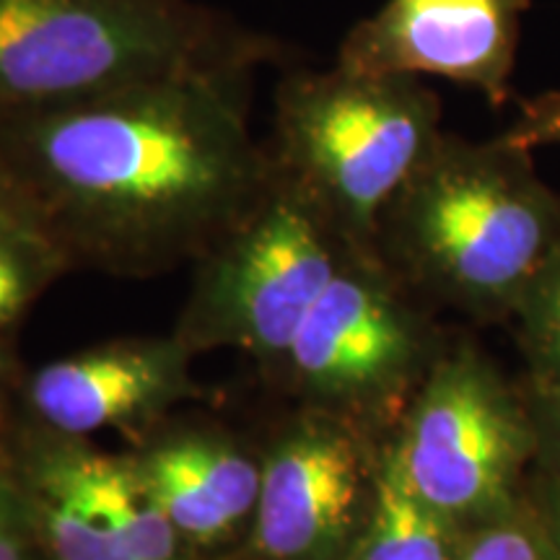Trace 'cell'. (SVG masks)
<instances>
[{"label":"cell","mask_w":560,"mask_h":560,"mask_svg":"<svg viewBox=\"0 0 560 560\" xmlns=\"http://www.w3.org/2000/svg\"><path fill=\"white\" fill-rule=\"evenodd\" d=\"M68 268L73 265L39 210L16 185L0 192V330L16 322Z\"/></svg>","instance_id":"15"},{"label":"cell","mask_w":560,"mask_h":560,"mask_svg":"<svg viewBox=\"0 0 560 560\" xmlns=\"http://www.w3.org/2000/svg\"><path fill=\"white\" fill-rule=\"evenodd\" d=\"M257 68H219L0 120V156L70 265L159 276L198 262L270 187L249 128Z\"/></svg>","instance_id":"1"},{"label":"cell","mask_w":560,"mask_h":560,"mask_svg":"<svg viewBox=\"0 0 560 560\" xmlns=\"http://www.w3.org/2000/svg\"><path fill=\"white\" fill-rule=\"evenodd\" d=\"M348 247L355 244L272 172L257 206L195 262L174 335L192 353L234 348L278 369Z\"/></svg>","instance_id":"7"},{"label":"cell","mask_w":560,"mask_h":560,"mask_svg":"<svg viewBox=\"0 0 560 560\" xmlns=\"http://www.w3.org/2000/svg\"><path fill=\"white\" fill-rule=\"evenodd\" d=\"M384 439L301 408L270 439L249 522L257 560H346L374 499Z\"/></svg>","instance_id":"8"},{"label":"cell","mask_w":560,"mask_h":560,"mask_svg":"<svg viewBox=\"0 0 560 560\" xmlns=\"http://www.w3.org/2000/svg\"><path fill=\"white\" fill-rule=\"evenodd\" d=\"M374 247L418 296L472 322L511 319L560 249V192L529 149L441 132L384 208Z\"/></svg>","instance_id":"2"},{"label":"cell","mask_w":560,"mask_h":560,"mask_svg":"<svg viewBox=\"0 0 560 560\" xmlns=\"http://www.w3.org/2000/svg\"><path fill=\"white\" fill-rule=\"evenodd\" d=\"M503 138L529 151L560 145V91H545L524 100L520 117L503 132Z\"/></svg>","instance_id":"19"},{"label":"cell","mask_w":560,"mask_h":560,"mask_svg":"<svg viewBox=\"0 0 560 560\" xmlns=\"http://www.w3.org/2000/svg\"><path fill=\"white\" fill-rule=\"evenodd\" d=\"M529 5L532 0H384L342 37L335 62L359 73L439 75L503 107Z\"/></svg>","instance_id":"9"},{"label":"cell","mask_w":560,"mask_h":560,"mask_svg":"<svg viewBox=\"0 0 560 560\" xmlns=\"http://www.w3.org/2000/svg\"><path fill=\"white\" fill-rule=\"evenodd\" d=\"M16 486L26 520L39 532L52 560H130L83 495L58 433L45 431V439L26 454Z\"/></svg>","instance_id":"12"},{"label":"cell","mask_w":560,"mask_h":560,"mask_svg":"<svg viewBox=\"0 0 560 560\" xmlns=\"http://www.w3.org/2000/svg\"><path fill=\"white\" fill-rule=\"evenodd\" d=\"M457 560H560L527 495L499 520L467 529Z\"/></svg>","instance_id":"17"},{"label":"cell","mask_w":560,"mask_h":560,"mask_svg":"<svg viewBox=\"0 0 560 560\" xmlns=\"http://www.w3.org/2000/svg\"><path fill=\"white\" fill-rule=\"evenodd\" d=\"M283 55L278 39L192 0H0V120Z\"/></svg>","instance_id":"3"},{"label":"cell","mask_w":560,"mask_h":560,"mask_svg":"<svg viewBox=\"0 0 560 560\" xmlns=\"http://www.w3.org/2000/svg\"><path fill=\"white\" fill-rule=\"evenodd\" d=\"M387 441L410 488L465 529L520 506L537 465L522 387L472 342L444 346Z\"/></svg>","instance_id":"6"},{"label":"cell","mask_w":560,"mask_h":560,"mask_svg":"<svg viewBox=\"0 0 560 560\" xmlns=\"http://www.w3.org/2000/svg\"><path fill=\"white\" fill-rule=\"evenodd\" d=\"M192 355L177 335L102 342L42 366L30 382V405L45 431L60 436L145 433L198 392Z\"/></svg>","instance_id":"10"},{"label":"cell","mask_w":560,"mask_h":560,"mask_svg":"<svg viewBox=\"0 0 560 560\" xmlns=\"http://www.w3.org/2000/svg\"><path fill=\"white\" fill-rule=\"evenodd\" d=\"M520 387L537 439L535 467L560 475V376H552V380L527 376Z\"/></svg>","instance_id":"18"},{"label":"cell","mask_w":560,"mask_h":560,"mask_svg":"<svg viewBox=\"0 0 560 560\" xmlns=\"http://www.w3.org/2000/svg\"><path fill=\"white\" fill-rule=\"evenodd\" d=\"M140 482L187 545L229 540L252 522L262 457L215 429L153 433L128 454Z\"/></svg>","instance_id":"11"},{"label":"cell","mask_w":560,"mask_h":560,"mask_svg":"<svg viewBox=\"0 0 560 560\" xmlns=\"http://www.w3.org/2000/svg\"><path fill=\"white\" fill-rule=\"evenodd\" d=\"M511 322L516 327L527 376L552 380L560 376V249L537 270L522 293Z\"/></svg>","instance_id":"16"},{"label":"cell","mask_w":560,"mask_h":560,"mask_svg":"<svg viewBox=\"0 0 560 560\" xmlns=\"http://www.w3.org/2000/svg\"><path fill=\"white\" fill-rule=\"evenodd\" d=\"M467 529L425 503L384 439L374 499L346 560H457Z\"/></svg>","instance_id":"14"},{"label":"cell","mask_w":560,"mask_h":560,"mask_svg":"<svg viewBox=\"0 0 560 560\" xmlns=\"http://www.w3.org/2000/svg\"><path fill=\"white\" fill-rule=\"evenodd\" d=\"M60 436V433H58ZM73 478L130 560H179L182 535L140 482L128 454L91 450L86 439L62 436Z\"/></svg>","instance_id":"13"},{"label":"cell","mask_w":560,"mask_h":560,"mask_svg":"<svg viewBox=\"0 0 560 560\" xmlns=\"http://www.w3.org/2000/svg\"><path fill=\"white\" fill-rule=\"evenodd\" d=\"M11 187H13L11 172H9V166H5V161H3V156H0V192L11 190Z\"/></svg>","instance_id":"22"},{"label":"cell","mask_w":560,"mask_h":560,"mask_svg":"<svg viewBox=\"0 0 560 560\" xmlns=\"http://www.w3.org/2000/svg\"><path fill=\"white\" fill-rule=\"evenodd\" d=\"M21 501L19 486H0V560H24V537H21Z\"/></svg>","instance_id":"21"},{"label":"cell","mask_w":560,"mask_h":560,"mask_svg":"<svg viewBox=\"0 0 560 560\" xmlns=\"http://www.w3.org/2000/svg\"><path fill=\"white\" fill-rule=\"evenodd\" d=\"M537 522L548 535V540L560 556V475L537 470L529 475L527 488H524Z\"/></svg>","instance_id":"20"},{"label":"cell","mask_w":560,"mask_h":560,"mask_svg":"<svg viewBox=\"0 0 560 560\" xmlns=\"http://www.w3.org/2000/svg\"><path fill=\"white\" fill-rule=\"evenodd\" d=\"M441 100L416 75L291 70L276 89L272 172L342 240L376 249L395 192L441 138Z\"/></svg>","instance_id":"4"},{"label":"cell","mask_w":560,"mask_h":560,"mask_svg":"<svg viewBox=\"0 0 560 560\" xmlns=\"http://www.w3.org/2000/svg\"><path fill=\"white\" fill-rule=\"evenodd\" d=\"M441 350L431 319L380 252L348 247L278 371L301 408L387 439Z\"/></svg>","instance_id":"5"}]
</instances>
